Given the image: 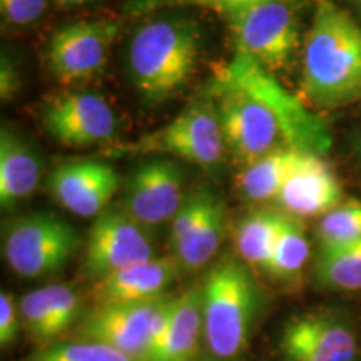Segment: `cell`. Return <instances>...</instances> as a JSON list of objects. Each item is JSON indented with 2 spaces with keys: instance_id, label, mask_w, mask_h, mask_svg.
<instances>
[{
  "instance_id": "9c48e42d",
  "label": "cell",
  "mask_w": 361,
  "mask_h": 361,
  "mask_svg": "<svg viewBox=\"0 0 361 361\" xmlns=\"http://www.w3.org/2000/svg\"><path fill=\"white\" fill-rule=\"evenodd\" d=\"M156 258L147 229L121 206H109L92 223L82 259V276L92 283Z\"/></svg>"
},
{
  "instance_id": "d6a6232c",
  "label": "cell",
  "mask_w": 361,
  "mask_h": 361,
  "mask_svg": "<svg viewBox=\"0 0 361 361\" xmlns=\"http://www.w3.org/2000/svg\"><path fill=\"white\" fill-rule=\"evenodd\" d=\"M353 2L356 4V7H358V11L361 12V0H353Z\"/></svg>"
},
{
  "instance_id": "7c38bea8",
  "label": "cell",
  "mask_w": 361,
  "mask_h": 361,
  "mask_svg": "<svg viewBox=\"0 0 361 361\" xmlns=\"http://www.w3.org/2000/svg\"><path fill=\"white\" fill-rule=\"evenodd\" d=\"M168 295L144 303L107 305L92 308L74 329V340L114 348L135 361H144L151 343L152 319Z\"/></svg>"
},
{
  "instance_id": "8992f818",
  "label": "cell",
  "mask_w": 361,
  "mask_h": 361,
  "mask_svg": "<svg viewBox=\"0 0 361 361\" xmlns=\"http://www.w3.org/2000/svg\"><path fill=\"white\" fill-rule=\"evenodd\" d=\"M80 238L74 226L51 213H30L11 221L2 236L4 259L22 278L37 279L62 271Z\"/></svg>"
},
{
  "instance_id": "484cf974",
  "label": "cell",
  "mask_w": 361,
  "mask_h": 361,
  "mask_svg": "<svg viewBox=\"0 0 361 361\" xmlns=\"http://www.w3.org/2000/svg\"><path fill=\"white\" fill-rule=\"evenodd\" d=\"M22 361H135L109 346L92 341H56L27 355Z\"/></svg>"
},
{
  "instance_id": "ffe728a7",
  "label": "cell",
  "mask_w": 361,
  "mask_h": 361,
  "mask_svg": "<svg viewBox=\"0 0 361 361\" xmlns=\"http://www.w3.org/2000/svg\"><path fill=\"white\" fill-rule=\"evenodd\" d=\"M311 152L283 147L269 152L243 168L238 176V186L247 201H274L284 184L300 169Z\"/></svg>"
},
{
  "instance_id": "7a4b0ae2",
  "label": "cell",
  "mask_w": 361,
  "mask_h": 361,
  "mask_svg": "<svg viewBox=\"0 0 361 361\" xmlns=\"http://www.w3.org/2000/svg\"><path fill=\"white\" fill-rule=\"evenodd\" d=\"M303 90L324 109L361 97V25L333 0H319L306 32Z\"/></svg>"
},
{
  "instance_id": "ac0fdd59",
  "label": "cell",
  "mask_w": 361,
  "mask_h": 361,
  "mask_svg": "<svg viewBox=\"0 0 361 361\" xmlns=\"http://www.w3.org/2000/svg\"><path fill=\"white\" fill-rule=\"evenodd\" d=\"M42 174L40 157L22 135L8 126L0 130V204L11 209L37 189Z\"/></svg>"
},
{
  "instance_id": "8fae6325",
  "label": "cell",
  "mask_w": 361,
  "mask_h": 361,
  "mask_svg": "<svg viewBox=\"0 0 361 361\" xmlns=\"http://www.w3.org/2000/svg\"><path fill=\"white\" fill-rule=\"evenodd\" d=\"M279 350L284 361H358V338L340 314L308 311L284 323Z\"/></svg>"
},
{
  "instance_id": "5bb4252c",
  "label": "cell",
  "mask_w": 361,
  "mask_h": 361,
  "mask_svg": "<svg viewBox=\"0 0 361 361\" xmlns=\"http://www.w3.org/2000/svg\"><path fill=\"white\" fill-rule=\"evenodd\" d=\"M121 188V178L102 161H71L49 176V191L62 207L80 218H97Z\"/></svg>"
},
{
  "instance_id": "2e32d148",
  "label": "cell",
  "mask_w": 361,
  "mask_h": 361,
  "mask_svg": "<svg viewBox=\"0 0 361 361\" xmlns=\"http://www.w3.org/2000/svg\"><path fill=\"white\" fill-rule=\"evenodd\" d=\"M80 310L82 300L71 284H47L19 301L22 326L40 346L61 340L79 319Z\"/></svg>"
},
{
  "instance_id": "7402d4cb",
  "label": "cell",
  "mask_w": 361,
  "mask_h": 361,
  "mask_svg": "<svg viewBox=\"0 0 361 361\" xmlns=\"http://www.w3.org/2000/svg\"><path fill=\"white\" fill-rule=\"evenodd\" d=\"M226 234V206L213 192L204 214L192 226L191 231L173 246V256L180 268L201 269L218 252Z\"/></svg>"
},
{
  "instance_id": "5b68a950",
  "label": "cell",
  "mask_w": 361,
  "mask_h": 361,
  "mask_svg": "<svg viewBox=\"0 0 361 361\" xmlns=\"http://www.w3.org/2000/svg\"><path fill=\"white\" fill-rule=\"evenodd\" d=\"M106 154H166L213 173L228 154L219 116L209 97L192 102L176 119L149 133L129 146L107 149Z\"/></svg>"
},
{
  "instance_id": "d6986e66",
  "label": "cell",
  "mask_w": 361,
  "mask_h": 361,
  "mask_svg": "<svg viewBox=\"0 0 361 361\" xmlns=\"http://www.w3.org/2000/svg\"><path fill=\"white\" fill-rule=\"evenodd\" d=\"M201 336L204 338L202 286L196 284L180 296H176L173 318H171L168 333L144 361L196 360Z\"/></svg>"
},
{
  "instance_id": "83f0119b",
  "label": "cell",
  "mask_w": 361,
  "mask_h": 361,
  "mask_svg": "<svg viewBox=\"0 0 361 361\" xmlns=\"http://www.w3.org/2000/svg\"><path fill=\"white\" fill-rule=\"evenodd\" d=\"M22 319L19 305L16 303V298L12 293L2 291L0 295V345L6 350L19 336Z\"/></svg>"
},
{
  "instance_id": "e0dca14e",
  "label": "cell",
  "mask_w": 361,
  "mask_h": 361,
  "mask_svg": "<svg viewBox=\"0 0 361 361\" xmlns=\"http://www.w3.org/2000/svg\"><path fill=\"white\" fill-rule=\"evenodd\" d=\"M278 209L295 218L324 216L343 202V188L335 171L318 154H310L274 200Z\"/></svg>"
},
{
  "instance_id": "44dd1931",
  "label": "cell",
  "mask_w": 361,
  "mask_h": 361,
  "mask_svg": "<svg viewBox=\"0 0 361 361\" xmlns=\"http://www.w3.org/2000/svg\"><path fill=\"white\" fill-rule=\"evenodd\" d=\"M288 218L290 214L278 207H266L252 211L239 221L234 239L243 263L250 268L264 271Z\"/></svg>"
},
{
  "instance_id": "4316f807",
  "label": "cell",
  "mask_w": 361,
  "mask_h": 361,
  "mask_svg": "<svg viewBox=\"0 0 361 361\" xmlns=\"http://www.w3.org/2000/svg\"><path fill=\"white\" fill-rule=\"evenodd\" d=\"M49 0H0L4 24L27 27L37 22L47 11Z\"/></svg>"
},
{
  "instance_id": "30bf717a",
  "label": "cell",
  "mask_w": 361,
  "mask_h": 361,
  "mask_svg": "<svg viewBox=\"0 0 361 361\" xmlns=\"http://www.w3.org/2000/svg\"><path fill=\"white\" fill-rule=\"evenodd\" d=\"M40 123L54 141L66 147L112 144L119 119L111 104L94 92L57 94L44 104Z\"/></svg>"
},
{
  "instance_id": "3957f363",
  "label": "cell",
  "mask_w": 361,
  "mask_h": 361,
  "mask_svg": "<svg viewBox=\"0 0 361 361\" xmlns=\"http://www.w3.org/2000/svg\"><path fill=\"white\" fill-rule=\"evenodd\" d=\"M201 34L192 20L159 19L142 25L129 45L128 67L135 90L149 104L178 96L196 71Z\"/></svg>"
},
{
  "instance_id": "9a60e30c",
  "label": "cell",
  "mask_w": 361,
  "mask_h": 361,
  "mask_svg": "<svg viewBox=\"0 0 361 361\" xmlns=\"http://www.w3.org/2000/svg\"><path fill=\"white\" fill-rule=\"evenodd\" d=\"M179 261L171 256L152 258L133 264L92 283L89 298L92 308L107 305L144 303L166 296L179 274Z\"/></svg>"
},
{
  "instance_id": "1f68e13d",
  "label": "cell",
  "mask_w": 361,
  "mask_h": 361,
  "mask_svg": "<svg viewBox=\"0 0 361 361\" xmlns=\"http://www.w3.org/2000/svg\"><path fill=\"white\" fill-rule=\"evenodd\" d=\"M192 361H218V360H207V358H200V356H197V358L192 360Z\"/></svg>"
},
{
  "instance_id": "603a6c76",
  "label": "cell",
  "mask_w": 361,
  "mask_h": 361,
  "mask_svg": "<svg viewBox=\"0 0 361 361\" xmlns=\"http://www.w3.org/2000/svg\"><path fill=\"white\" fill-rule=\"evenodd\" d=\"M310 258V243L301 219L290 216L279 234L273 256L264 273L274 281L293 284L300 281Z\"/></svg>"
},
{
  "instance_id": "d4e9b609",
  "label": "cell",
  "mask_w": 361,
  "mask_h": 361,
  "mask_svg": "<svg viewBox=\"0 0 361 361\" xmlns=\"http://www.w3.org/2000/svg\"><path fill=\"white\" fill-rule=\"evenodd\" d=\"M316 236L319 250H338L361 245V201L348 200L322 216Z\"/></svg>"
},
{
  "instance_id": "6da1fadb",
  "label": "cell",
  "mask_w": 361,
  "mask_h": 361,
  "mask_svg": "<svg viewBox=\"0 0 361 361\" xmlns=\"http://www.w3.org/2000/svg\"><path fill=\"white\" fill-rule=\"evenodd\" d=\"M207 97L218 111L226 151L243 168L283 147L318 156L331 147V133L322 117L245 54L234 52L216 69Z\"/></svg>"
},
{
  "instance_id": "4fadbf2b",
  "label": "cell",
  "mask_w": 361,
  "mask_h": 361,
  "mask_svg": "<svg viewBox=\"0 0 361 361\" xmlns=\"http://www.w3.org/2000/svg\"><path fill=\"white\" fill-rule=\"evenodd\" d=\"M184 200V174L176 162L154 159L134 171L121 207L144 228L173 221Z\"/></svg>"
},
{
  "instance_id": "4dcf8cb0",
  "label": "cell",
  "mask_w": 361,
  "mask_h": 361,
  "mask_svg": "<svg viewBox=\"0 0 361 361\" xmlns=\"http://www.w3.org/2000/svg\"><path fill=\"white\" fill-rule=\"evenodd\" d=\"M59 7H79L85 6V4H92L96 0H54Z\"/></svg>"
},
{
  "instance_id": "277c9868",
  "label": "cell",
  "mask_w": 361,
  "mask_h": 361,
  "mask_svg": "<svg viewBox=\"0 0 361 361\" xmlns=\"http://www.w3.org/2000/svg\"><path fill=\"white\" fill-rule=\"evenodd\" d=\"M201 286L207 350L218 361L236 360L250 346L258 322V284L246 263L226 258L207 273Z\"/></svg>"
},
{
  "instance_id": "52a82bcc",
  "label": "cell",
  "mask_w": 361,
  "mask_h": 361,
  "mask_svg": "<svg viewBox=\"0 0 361 361\" xmlns=\"http://www.w3.org/2000/svg\"><path fill=\"white\" fill-rule=\"evenodd\" d=\"M226 16L236 52L273 74L293 61L300 47V27L288 0H263Z\"/></svg>"
},
{
  "instance_id": "ba28073f",
  "label": "cell",
  "mask_w": 361,
  "mask_h": 361,
  "mask_svg": "<svg viewBox=\"0 0 361 361\" xmlns=\"http://www.w3.org/2000/svg\"><path fill=\"white\" fill-rule=\"evenodd\" d=\"M121 24L114 19L78 20L59 27L47 42V66L59 84H84L101 74Z\"/></svg>"
},
{
  "instance_id": "f546056e",
  "label": "cell",
  "mask_w": 361,
  "mask_h": 361,
  "mask_svg": "<svg viewBox=\"0 0 361 361\" xmlns=\"http://www.w3.org/2000/svg\"><path fill=\"white\" fill-rule=\"evenodd\" d=\"M161 2L169 4H194V6H206L219 8L226 13L238 11V8L252 6V4L263 2V0H161Z\"/></svg>"
},
{
  "instance_id": "f1b7e54d",
  "label": "cell",
  "mask_w": 361,
  "mask_h": 361,
  "mask_svg": "<svg viewBox=\"0 0 361 361\" xmlns=\"http://www.w3.org/2000/svg\"><path fill=\"white\" fill-rule=\"evenodd\" d=\"M20 89V72L11 57L2 56L0 61V97L4 102L12 101Z\"/></svg>"
},
{
  "instance_id": "cb8c5ba5",
  "label": "cell",
  "mask_w": 361,
  "mask_h": 361,
  "mask_svg": "<svg viewBox=\"0 0 361 361\" xmlns=\"http://www.w3.org/2000/svg\"><path fill=\"white\" fill-rule=\"evenodd\" d=\"M314 276L324 288L338 291H361V245L319 250Z\"/></svg>"
}]
</instances>
